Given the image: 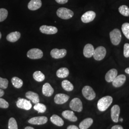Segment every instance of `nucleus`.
<instances>
[{"label":"nucleus","mask_w":129,"mask_h":129,"mask_svg":"<svg viewBox=\"0 0 129 129\" xmlns=\"http://www.w3.org/2000/svg\"><path fill=\"white\" fill-rule=\"evenodd\" d=\"M62 116L66 119L69 120L70 121L75 122L77 121L78 118L75 116L74 112L72 111H64L62 113Z\"/></svg>","instance_id":"obj_19"},{"label":"nucleus","mask_w":129,"mask_h":129,"mask_svg":"<svg viewBox=\"0 0 129 129\" xmlns=\"http://www.w3.org/2000/svg\"><path fill=\"white\" fill-rule=\"evenodd\" d=\"M95 17L96 13L92 11H89L83 14L81 19L84 23H88L93 21Z\"/></svg>","instance_id":"obj_10"},{"label":"nucleus","mask_w":129,"mask_h":129,"mask_svg":"<svg viewBox=\"0 0 129 129\" xmlns=\"http://www.w3.org/2000/svg\"><path fill=\"white\" fill-rule=\"evenodd\" d=\"M41 0H31L28 4V8L31 11L39 9L42 6Z\"/></svg>","instance_id":"obj_18"},{"label":"nucleus","mask_w":129,"mask_h":129,"mask_svg":"<svg viewBox=\"0 0 129 129\" xmlns=\"http://www.w3.org/2000/svg\"><path fill=\"white\" fill-rule=\"evenodd\" d=\"M9 104L8 102L5 100L0 98V108L3 109H7L9 107Z\"/></svg>","instance_id":"obj_35"},{"label":"nucleus","mask_w":129,"mask_h":129,"mask_svg":"<svg viewBox=\"0 0 129 129\" xmlns=\"http://www.w3.org/2000/svg\"><path fill=\"white\" fill-rule=\"evenodd\" d=\"M125 72L127 73V74H129V67L127 68L125 70Z\"/></svg>","instance_id":"obj_41"},{"label":"nucleus","mask_w":129,"mask_h":129,"mask_svg":"<svg viewBox=\"0 0 129 129\" xmlns=\"http://www.w3.org/2000/svg\"><path fill=\"white\" fill-rule=\"evenodd\" d=\"M123 55L126 58L129 57V44L128 43H126L124 45Z\"/></svg>","instance_id":"obj_36"},{"label":"nucleus","mask_w":129,"mask_h":129,"mask_svg":"<svg viewBox=\"0 0 129 129\" xmlns=\"http://www.w3.org/2000/svg\"><path fill=\"white\" fill-rule=\"evenodd\" d=\"M112 102L113 99L111 96L103 97L98 102V109L101 111H104L110 106Z\"/></svg>","instance_id":"obj_1"},{"label":"nucleus","mask_w":129,"mask_h":129,"mask_svg":"<svg viewBox=\"0 0 129 129\" xmlns=\"http://www.w3.org/2000/svg\"><path fill=\"white\" fill-rule=\"evenodd\" d=\"M56 14L60 18L68 20L71 18L73 16L74 13L71 10L64 7H61L57 10Z\"/></svg>","instance_id":"obj_2"},{"label":"nucleus","mask_w":129,"mask_h":129,"mask_svg":"<svg viewBox=\"0 0 129 129\" xmlns=\"http://www.w3.org/2000/svg\"><path fill=\"white\" fill-rule=\"evenodd\" d=\"M106 53V49L104 47L99 46L95 49L93 56L95 60L101 61L104 58Z\"/></svg>","instance_id":"obj_6"},{"label":"nucleus","mask_w":129,"mask_h":129,"mask_svg":"<svg viewBox=\"0 0 129 129\" xmlns=\"http://www.w3.org/2000/svg\"><path fill=\"white\" fill-rule=\"evenodd\" d=\"M68 1L69 0H55V2L59 4L63 5V4H65L67 3Z\"/></svg>","instance_id":"obj_37"},{"label":"nucleus","mask_w":129,"mask_h":129,"mask_svg":"<svg viewBox=\"0 0 129 129\" xmlns=\"http://www.w3.org/2000/svg\"><path fill=\"white\" fill-rule=\"evenodd\" d=\"M62 87L64 90L67 91H72L74 89L73 84L68 80H64L62 82Z\"/></svg>","instance_id":"obj_26"},{"label":"nucleus","mask_w":129,"mask_h":129,"mask_svg":"<svg viewBox=\"0 0 129 129\" xmlns=\"http://www.w3.org/2000/svg\"><path fill=\"white\" fill-rule=\"evenodd\" d=\"M111 129H123V127L120 125H116L113 126Z\"/></svg>","instance_id":"obj_38"},{"label":"nucleus","mask_w":129,"mask_h":129,"mask_svg":"<svg viewBox=\"0 0 129 129\" xmlns=\"http://www.w3.org/2000/svg\"><path fill=\"white\" fill-rule=\"evenodd\" d=\"M8 80L6 78L0 77V88L2 89H6L8 86Z\"/></svg>","instance_id":"obj_34"},{"label":"nucleus","mask_w":129,"mask_h":129,"mask_svg":"<svg viewBox=\"0 0 129 129\" xmlns=\"http://www.w3.org/2000/svg\"><path fill=\"white\" fill-rule=\"evenodd\" d=\"M120 120L121 121V122H122V121H123V119H122V118H121V119H120Z\"/></svg>","instance_id":"obj_43"},{"label":"nucleus","mask_w":129,"mask_h":129,"mask_svg":"<svg viewBox=\"0 0 129 129\" xmlns=\"http://www.w3.org/2000/svg\"><path fill=\"white\" fill-rule=\"evenodd\" d=\"M8 129H18L17 122L14 118H11L8 122Z\"/></svg>","instance_id":"obj_32"},{"label":"nucleus","mask_w":129,"mask_h":129,"mask_svg":"<svg viewBox=\"0 0 129 129\" xmlns=\"http://www.w3.org/2000/svg\"><path fill=\"white\" fill-rule=\"evenodd\" d=\"M67 129H79L78 127L77 126H76V125H69L68 128Z\"/></svg>","instance_id":"obj_39"},{"label":"nucleus","mask_w":129,"mask_h":129,"mask_svg":"<svg viewBox=\"0 0 129 129\" xmlns=\"http://www.w3.org/2000/svg\"><path fill=\"white\" fill-rule=\"evenodd\" d=\"M69 107L72 110L79 112L83 110L82 102L78 98H75L71 100L69 103Z\"/></svg>","instance_id":"obj_4"},{"label":"nucleus","mask_w":129,"mask_h":129,"mask_svg":"<svg viewBox=\"0 0 129 129\" xmlns=\"http://www.w3.org/2000/svg\"><path fill=\"white\" fill-rule=\"evenodd\" d=\"M118 75L117 69H113L110 70L105 75V80L108 82H111Z\"/></svg>","instance_id":"obj_20"},{"label":"nucleus","mask_w":129,"mask_h":129,"mask_svg":"<svg viewBox=\"0 0 129 129\" xmlns=\"http://www.w3.org/2000/svg\"><path fill=\"white\" fill-rule=\"evenodd\" d=\"M1 38H2V34L0 32V39H1Z\"/></svg>","instance_id":"obj_44"},{"label":"nucleus","mask_w":129,"mask_h":129,"mask_svg":"<svg viewBox=\"0 0 129 129\" xmlns=\"http://www.w3.org/2000/svg\"><path fill=\"white\" fill-rule=\"evenodd\" d=\"M54 92V90L49 83H46L43 85L42 93L45 96L50 97L53 94Z\"/></svg>","instance_id":"obj_17"},{"label":"nucleus","mask_w":129,"mask_h":129,"mask_svg":"<svg viewBox=\"0 0 129 129\" xmlns=\"http://www.w3.org/2000/svg\"><path fill=\"white\" fill-rule=\"evenodd\" d=\"M82 93L84 97L87 100L92 101L96 97V93L91 87L86 86L83 88Z\"/></svg>","instance_id":"obj_5"},{"label":"nucleus","mask_w":129,"mask_h":129,"mask_svg":"<svg viewBox=\"0 0 129 129\" xmlns=\"http://www.w3.org/2000/svg\"><path fill=\"white\" fill-rule=\"evenodd\" d=\"M119 11L122 15L126 17L129 16V8L127 6L125 5L120 6L119 8Z\"/></svg>","instance_id":"obj_30"},{"label":"nucleus","mask_w":129,"mask_h":129,"mask_svg":"<svg viewBox=\"0 0 129 129\" xmlns=\"http://www.w3.org/2000/svg\"><path fill=\"white\" fill-rule=\"evenodd\" d=\"M69 74V70L66 68H61L56 72V76L59 78H66L68 77Z\"/></svg>","instance_id":"obj_25"},{"label":"nucleus","mask_w":129,"mask_h":129,"mask_svg":"<svg viewBox=\"0 0 129 129\" xmlns=\"http://www.w3.org/2000/svg\"><path fill=\"white\" fill-rule=\"evenodd\" d=\"M120 113V108L118 105H115L111 109V118L113 121L118 122Z\"/></svg>","instance_id":"obj_13"},{"label":"nucleus","mask_w":129,"mask_h":129,"mask_svg":"<svg viewBox=\"0 0 129 129\" xmlns=\"http://www.w3.org/2000/svg\"><path fill=\"white\" fill-rule=\"evenodd\" d=\"M110 37L111 43L114 45H118L121 41V34L120 30L118 29H114L110 33Z\"/></svg>","instance_id":"obj_3"},{"label":"nucleus","mask_w":129,"mask_h":129,"mask_svg":"<svg viewBox=\"0 0 129 129\" xmlns=\"http://www.w3.org/2000/svg\"><path fill=\"white\" fill-rule=\"evenodd\" d=\"M93 122V120L91 118H88L82 120L79 124L80 129H88L89 128Z\"/></svg>","instance_id":"obj_23"},{"label":"nucleus","mask_w":129,"mask_h":129,"mask_svg":"<svg viewBox=\"0 0 129 129\" xmlns=\"http://www.w3.org/2000/svg\"><path fill=\"white\" fill-rule=\"evenodd\" d=\"M33 78L37 82H42L45 79V76L40 71H37L33 74Z\"/></svg>","instance_id":"obj_27"},{"label":"nucleus","mask_w":129,"mask_h":129,"mask_svg":"<svg viewBox=\"0 0 129 129\" xmlns=\"http://www.w3.org/2000/svg\"><path fill=\"white\" fill-rule=\"evenodd\" d=\"M16 106L21 109L28 111L32 108V104L29 101L26 99L19 98L18 101L16 102Z\"/></svg>","instance_id":"obj_8"},{"label":"nucleus","mask_w":129,"mask_h":129,"mask_svg":"<svg viewBox=\"0 0 129 129\" xmlns=\"http://www.w3.org/2000/svg\"><path fill=\"white\" fill-rule=\"evenodd\" d=\"M126 80V78L124 75H120L117 76L112 81V85L115 88H119L124 84Z\"/></svg>","instance_id":"obj_14"},{"label":"nucleus","mask_w":129,"mask_h":129,"mask_svg":"<svg viewBox=\"0 0 129 129\" xmlns=\"http://www.w3.org/2000/svg\"><path fill=\"white\" fill-rule=\"evenodd\" d=\"M121 30L125 37L129 39V23H123L121 26Z\"/></svg>","instance_id":"obj_31"},{"label":"nucleus","mask_w":129,"mask_h":129,"mask_svg":"<svg viewBox=\"0 0 129 129\" xmlns=\"http://www.w3.org/2000/svg\"><path fill=\"white\" fill-rule=\"evenodd\" d=\"M24 129H35L34 128H33L32 127H30V126H27L26 127H25Z\"/></svg>","instance_id":"obj_42"},{"label":"nucleus","mask_w":129,"mask_h":129,"mask_svg":"<svg viewBox=\"0 0 129 129\" xmlns=\"http://www.w3.org/2000/svg\"><path fill=\"white\" fill-rule=\"evenodd\" d=\"M12 83L15 88H20L23 85V80L18 77H14L12 79Z\"/></svg>","instance_id":"obj_28"},{"label":"nucleus","mask_w":129,"mask_h":129,"mask_svg":"<svg viewBox=\"0 0 129 129\" xmlns=\"http://www.w3.org/2000/svg\"><path fill=\"white\" fill-rule=\"evenodd\" d=\"M47 118L46 117L39 116L31 118L28 120V122L33 125L44 124L47 122Z\"/></svg>","instance_id":"obj_11"},{"label":"nucleus","mask_w":129,"mask_h":129,"mask_svg":"<svg viewBox=\"0 0 129 129\" xmlns=\"http://www.w3.org/2000/svg\"><path fill=\"white\" fill-rule=\"evenodd\" d=\"M8 14V11L4 8L0 9V22H3L7 18Z\"/></svg>","instance_id":"obj_33"},{"label":"nucleus","mask_w":129,"mask_h":129,"mask_svg":"<svg viewBox=\"0 0 129 129\" xmlns=\"http://www.w3.org/2000/svg\"><path fill=\"white\" fill-rule=\"evenodd\" d=\"M40 32L46 35H53L57 32L58 30L57 28L53 26H48L46 25H42L40 27Z\"/></svg>","instance_id":"obj_12"},{"label":"nucleus","mask_w":129,"mask_h":129,"mask_svg":"<svg viewBox=\"0 0 129 129\" xmlns=\"http://www.w3.org/2000/svg\"><path fill=\"white\" fill-rule=\"evenodd\" d=\"M51 122L57 126H62L64 124V120L61 118L57 115H53L50 118Z\"/></svg>","instance_id":"obj_24"},{"label":"nucleus","mask_w":129,"mask_h":129,"mask_svg":"<svg viewBox=\"0 0 129 129\" xmlns=\"http://www.w3.org/2000/svg\"><path fill=\"white\" fill-rule=\"evenodd\" d=\"M27 56L32 59H40L43 56V52L38 48H32L28 51Z\"/></svg>","instance_id":"obj_7"},{"label":"nucleus","mask_w":129,"mask_h":129,"mask_svg":"<svg viewBox=\"0 0 129 129\" xmlns=\"http://www.w3.org/2000/svg\"><path fill=\"white\" fill-rule=\"evenodd\" d=\"M25 96L29 100L31 101L33 103L37 104L40 102L39 95L35 92L31 91H28L25 94Z\"/></svg>","instance_id":"obj_21"},{"label":"nucleus","mask_w":129,"mask_h":129,"mask_svg":"<svg viewBox=\"0 0 129 129\" xmlns=\"http://www.w3.org/2000/svg\"><path fill=\"white\" fill-rule=\"evenodd\" d=\"M21 37L20 33L16 31L14 32L8 34L6 37V39L7 41L14 43L18 41Z\"/></svg>","instance_id":"obj_22"},{"label":"nucleus","mask_w":129,"mask_h":129,"mask_svg":"<svg viewBox=\"0 0 129 129\" xmlns=\"http://www.w3.org/2000/svg\"><path fill=\"white\" fill-rule=\"evenodd\" d=\"M4 94H5L4 91L2 88H0V98L3 97L4 95Z\"/></svg>","instance_id":"obj_40"},{"label":"nucleus","mask_w":129,"mask_h":129,"mask_svg":"<svg viewBox=\"0 0 129 129\" xmlns=\"http://www.w3.org/2000/svg\"><path fill=\"white\" fill-rule=\"evenodd\" d=\"M34 109L35 110L37 111L38 113H43L45 112L46 110V107L44 104L38 103L35 104L34 107Z\"/></svg>","instance_id":"obj_29"},{"label":"nucleus","mask_w":129,"mask_h":129,"mask_svg":"<svg viewBox=\"0 0 129 129\" xmlns=\"http://www.w3.org/2000/svg\"><path fill=\"white\" fill-rule=\"evenodd\" d=\"M67 53V51L65 49H58L57 48H54L51 50L50 55L53 58L60 59L64 57Z\"/></svg>","instance_id":"obj_9"},{"label":"nucleus","mask_w":129,"mask_h":129,"mask_svg":"<svg viewBox=\"0 0 129 129\" xmlns=\"http://www.w3.org/2000/svg\"><path fill=\"white\" fill-rule=\"evenodd\" d=\"M69 96L62 93H59L55 95L54 102L57 104H63L69 101Z\"/></svg>","instance_id":"obj_15"},{"label":"nucleus","mask_w":129,"mask_h":129,"mask_svg":"<svg viewBox=\"0 0 129 129\" xmlns=\"http://www.w3.org/2000/svg\"><path fill=\"white\" fill-rule=\"evenodd\" d=\"M94 48L91 44H88L85 45L83 49V54L87 58H90L92 57L94 52Z\"/></svg>","instance_id":"obj_16"}]
</instances>
